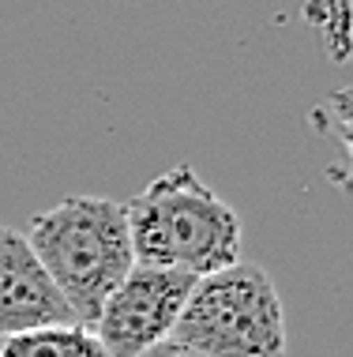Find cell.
<instances>
[{"label": "cell", "instance_id": "6", "mask_svg": "<svg viewBox=\"0 0 353 357\" xmlns=\"http://www.w3.org/2000/svg\"><path fill=\"white\" fill-rule=\"evenodd\" d=\"M0 357H109L98 335L83 324H56L0 339Z\"/></svg>", "mask_w": 353, "mask_h": 357}, {"label": "cell", "instance_id": "7", "mask_svg": "<svg viewBox=\"0 0 353 357\" xmlns=\"http://www.w3.org/2000/svg\"><path fill=\"white\" fill-rule=\"evenodd\" d=\"M139 357H199V354L185 350V346H177V342H162V346H155V350H147Z\"/></svg>", "mask_w": 353, "mask_h": 357}, {"label": "cell", "instance_id": "1", "mask_svg": "<svg viewBox=\"0 0 353 357\" xmlns=\"http://www.w3.org/2000/svg\"><path fill=\"white\" fill-rule=\"evenodd\" d=\"M132 256L192 278L241 264V215L199 181L192 166H173L124 204Z\"/></svg>", "mask_w": 353, "mask_h": 357}, {"label": "cell", "instance_id": "4", "mask_svg": "<svg viewBox=\"0 0 353 357\" xmlns=\"http://www.w3.org/2000/svg\"><path fill=\"white\" fill-rule=\"evenodd\" d=\"M196 278L162 267H132L124 282L102 305L91 331L109 357H139L173 339L177 316L192 294Z\"/></svg>", "mask_w": 353, "mask_h": 357}, {"label": "cell", "instance_id": "2", "mask_svg": "<svg viewBox=\"0 0 353 357\" xmlns=\"http://www.w3.org/2000/svg\"><path fill=\"white\" fill-rule=\"evenodd\" d=\"M26 245L45 267L72 320L94 327L102 305L136 267L124 204L106 196H68L31 218Z\"/></svg>", "mask_w": 353, "mask_h": 357}, {"label": "cell", "instance_id": "5", "mask_svg": "<svg viewBox=\"0 0 353 357\" xmlns=\"http://www.w3.org/2000/svg\"><path fill=\"white\" fill-rule=\"evenodd\" d=\"M75 324L34 248L12 226H0V339L38 327Z\"/></svg>", "mask_w": 353, "mask_h": 357}, {"label": "cell", "instance_id": "3", "mask_svg": "<svg viewBox=\"0 0 353 357\" xmlns=\"http://www.w3.org/2000/svg\"><path fill=\"white\" fill-rule=\"evenodd\" d=\"M169 342L199 357H285L290 339L274 278L252 264L196 278Z\"/></svg>", "mask_w": 353, "mask_h": 357}]
</instances>
